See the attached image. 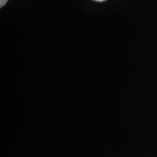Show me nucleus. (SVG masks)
<instances>
[{
	"instance_id": "1",
	"label": "nucleus",
	"mask_w": 157,
	"mask_h": 157,
	"mask_svg": "<svg viewBox=\"0 0 157 157\" xmlns=\"http://www.w3.org/2000/svg\"><path fill=\"white\" fill-rule=\"evenodd\" d=\"M8 0H0V7H2L5 5V4L7 2Z\"/></svg>"
},
{
	"instance_id": "2",
	"label": "nucleus",
	"mask_w": 157,
	"mask_h": 157,
	"mask_svg": "<svg viewBox=\"0 0 157 157\" xmlns=\"http://www.w3.org/2000/svg\"><path fill=\"white\" fill-rule=\"evenodd\" d=\"M93 1H96V2H103V1H105V0H93Z\"/></svg>"
}]
</instances>
